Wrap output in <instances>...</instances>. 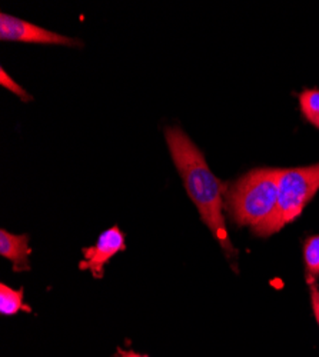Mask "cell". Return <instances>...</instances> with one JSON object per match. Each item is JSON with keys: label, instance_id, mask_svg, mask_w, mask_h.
<instances>
[{"label": "cell", "instance_id": "1", "mask_svg": "<svg viewBox=\"0 0 319 357\" xmlns=\"http://www.w3.org/2000/svg\"><path fill=\"white\" fill-rule=\"evenodd\" d=\"M165 137L172 160L182 177L188 196L198 207L202 222L209 227L226 256L237 257L238 252L229 239L223 218L228 185L211 172L204 153L182 129L166 128Z\"/></svg>", "mask_w": 319, "mask_h": 357}, {"label": "cell", "instance_id": "2", "mask_svg": "<svg viewBox=\"0 0 319 357\" xmlns=\"http://www.w3.org/2000/svg\"><path fill=\"white\" fill-rule=\"evenodd\" d=\"M279 169H253L232 185L225 195V209L239 226L252 231L262 226L276 211Z\"/></svg>", "mask_w": 319, "mask_h": 357}, {"label": "cell", "instance_id": "3", "mask_svg": "<svg viewBox=\"0 0 319 357\" xmlns=\"http://www.w3.org/2000/svg\"><path fill=\"white\" fill-rule=\"evenodd\" d=\"M319 190V163L306 167L279 169L275 213L258 229V236H271L295 220Z\"/></svg>", "mask_w": 319, "mask_h": 357}, {"label": "cell", "instance_id": "4", "mask_svg": "<svg viewBox=\"0 0 319 357\" xmlns=\"http://www.w3.org/2000/svg\"><path fill=\"white\" fill-rule=\"evenodd\" d=\"M0 39L9 42L40 43V45H64V46H82L77 39L54 33L46 29L17 19L15 16L0 15Z\"/></svg>", "mask_w": 319, "mask_h": 357}, {"label": "cell", "instance_id": "5", "mask_svg": "<svg viewBox=\"0 0 319 357\" xmlns=\"http://www.w3.org/2000/svg\"><path fill=\"white\" fill-rule=\"evenodd\" d=\"M125 249V234L118 226H113L99 236L95 246L83 249L84 260L80 263V269L89 271L95 279H102L105 264L116 253L124 252Z\"/></svg>", "mask_w": 319, "mask_h": 357}, {"label": "cell", "instance_id": "6", "mask_svg": "<svg viewBox=\"0 0 319 357\" xmlns=\"http://www.w3.org/2000/svg\"><path fill=\"white\" fill-rule=\"evenodd\" d=\"M32 253L29 248L27 234H12L6 230H0V255L13 263L15 272H24L31 269L29 255Z\"/></svg>", "mask_w": 319, "mask_h": 357}, {"label": "cell", "instance_id": "7", "mask_svg": "<svg viewBox=\"0 0 319 357\" xmlns=\"http://www.w3.org/2000/svg\"><path fill=\"white\" fill-rule=\"evenodd\" d=\"M22 309L31 312V309L23 306V289L13 290L3 283L0 284V313L3 316H12Z\"/></svg>", "mask_w": 319, "mask_h": 357}, {"label": "cell", "instance_id": "8", "mask_svg": "<svg viewBox=\"0 0 319 357\" xmlns=\"http://www.w3.org/2000/svg\"><path fill=\"white\" fill-rule=\"evenodd\" d=\"M304 260L306 267V279L313 284L319 276V236H311L304 245Z\"/></svg>", "mask_w": 319, "mask_h": 357}, {"label": "cell", "instance_id": "9", "mask_svg": "<svg viewBox=\"0 0 319 357\" xmlns=\"http://www.w3.org/2000/svg\"><path fill=\"white\" fill-rule=\"evenodd\" d=\"M299 107L306 121L319 129V91L308 89L299 95Z\"/></svg>", "mask_w": 319, "mask_h": 357}, {"label": "cell", "instance_id": "10", "mask_svg": "<svg viewBox=\"0 0 319 357\" xmlns=\"http://www.w3.org/2000/svg\"><path fill=\"white\" fill-rule=\"evenodd\" d=\"M0 84H2L3 87H6V89H9V91H10L12 93H15L16 96H19L22 100H24V102L32 100V96L29 95L20 84H17V83L5 72L3 68L0 69Z\"/></svg>", "mask_w": 319, "mask_h": 357}, {"label": "cell", "instance_id": "11", "mask_svg": "<svg viewBox=\"0 0 319 357\" xmlns=\"http://www.w3.org/2000/svg\"><path fill=\"white\" fill-rule=\"evenodd\" d=\"M311 302H312V309H313V314L315 319L319 324V289L313 284H311Z\"/></svg>", "mask_w": 319, "mask_h": 357}, {"label": "cell", "instance_id": "12", "mask_svg": "<svg viewBox=\"0 0 319 357\" xmlns=\"http://www.w3.org/2000/svg\"><path fill=\"white\" fill-rule=\"evenodd\" d=\"M121 357H148V356H142V354H138L135 351H122Z\"/></svg>", "mask_w": 319, "mask_h": 357}]
</instances>
